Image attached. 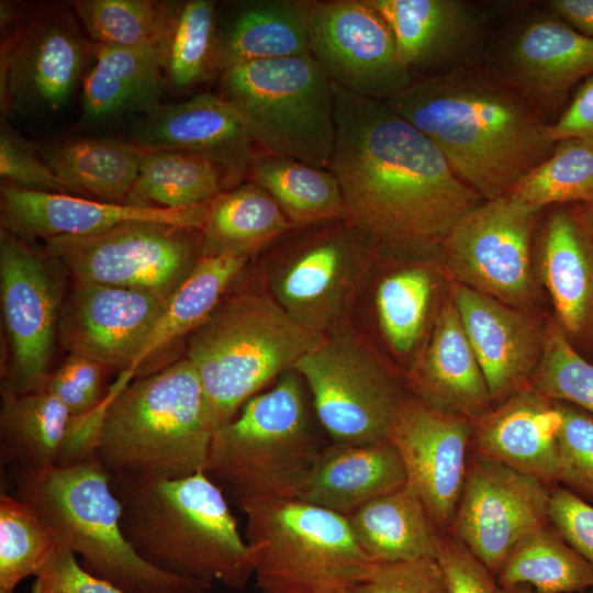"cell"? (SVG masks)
Here are the masks:
<instances>
[{"instance_id":"obj_20","label":"cell","mask_w":593,"mask_h":593,"mask_svg":"<svg viewBox=\"0 0 593 593\" xmlns=\"http://www.w3.org/2000/svg\"><path fill=\"white\" fill-rule=\"evenodd\" d=\"M471 433V419L432 409L410 394L394 415L389 439L437 530L446 532L456 512Z\"/></svg>"},{"instance_id":"obj_8","label":"cell","mask_w":593,"mask_h":593,"mask_svg":"<svg viewBox=\"0 0 593 593\" xmlns=\"http://www.w3.org/2000/svg\"><path fill=\"white\" fill-rule=\"evenodd\" d=\"M238 508L264 593H353L377 567L343 514L299 499L256 500Z\"/></svg>"},{"instance_id":"obj_32","label":"cell","mask_w":593,"mask_h":593,"mask_svg":"<svg viewBox=\"0 0 593 593\" xmlns=\"http://www.w3.org/2000/svg\"><path fill=\"white\" fill-rule=\"evenodd\" d=\"M72 195L126 204L145 150L111 137H75L38 146Z\"/></svg>"},{"instance_id":"obj_3","label":"cell","mask_w":593,"mask_h":593,"mask_svg":"<svg viewBox=\"0 0 593 593\" xmlns=\"http://www.w3.org/2000/svg\"><path fill=\"white\" fill-rule=\"evenodd\" d=\"M121 527L137 555L178 577L242 591L254 569L222 489L200 471L183 478L111 475Z\"/></svg>"},{"instance_id":"obj_38","label":"cell","mask_w":593,"mask_h":593,"mask_svg":"<svg viewBox=\"0 0 593 593\" xmlns=\"http://www.w3.org/2000/svg\"><path fill=\"white\" fill-rule=\"evenodd\" d=\"M227 190L222 169L206 156L186 150L145 152L126 204L187 209Z\"/></svg>"},{"instance_id":"obj_1","label":"cell","mask_w":593,"mask_h":593,"mask_svg":"<svg viewBox=\"0 0 593 593\" xmlns=\"http://www.w3.org/2000/svg\"><path fill=\"white\" fill-rule=\"evenodd\" d=\"M333 90L336 137L328 169L339 182L346 219L370 235L377 248L435 250L484 200L454 174L433 142L385 101L336 83Z\"/></svg>"},{"instance_id":"obj_14","label":"cell","mask_w":593,"mask_h":593,"mask_svg":"<svg viewBox=\"0 0 593 593\" xmlns=\"http://www.w3.org/2000/svg\"><path fill=\"white\" fill-rule=\"evenodd\" d=\"M541 212L507 194L482 202L440 240L439 267L455 283L526 311L538 290L532 261Z\"/></svg>"},{"instance_id":"obj_4","label":"cell","mask_w":593,"mask_h":593,"mask_svg":"<svg viewBox=\"0 0 593 593\" xmlns=\"http://www.w3.org/2000/svg\"><path fill=\"white\" fill-rule=\"evenodd\" d=\"M110 387L92 456L111 475L183 478L205 471L212 433L199 377L184 357Z\"/></svg>"},{"instance_id":"obj_23","label":"cell","mask_w":593,"mask_h":593,"mask_svg":"<svg viewBox=\"0 0 593 593\" xmlns=\"http://www.w3.org/2000/svg\"><path fill=\"white\" fill-rule=\"evenodd\" d=\"M133 143L145 152L186 150L206 156L224 172L227 190L248 177L253 139L233 105L221 96L195 94L156 104L132 128Z\"/></svg>"},{"instance_id":"obj_25","label":"cell","mask_w":593,"mask_h":593,"mask_svg":"<svg viewBox=\"0 0 593 593\" xmlns=\"http://www.w3.org/2000/svg\"><path fill=\"white\" fill-rule=\"evenodd\" d=\"M103 406L89 417H75L46 390L1 392V446L14 473H42L91 457Z\"/></svg>"},{"instance_id":"obj_2","label":"cell","mask_w":593,"mask_h":593,"mask_svg":"<svg viewBox=\"0 0 593 593\" xmlns=\"http://www.w3.org/2000/svg\"><path fill=\"white\" fill-rule=\"evenodd\" d=\"M385 102L484 201L505 194L557 144L534 105L485 63L412 80Z\"/></svg>"},{"instance_id":"obj_13","label":"cell","mask_w":593,"mask_h":593,"mask_svg":"<svg viewBox=\"0 0 593 593\" xmlns=\"http://www.w3.org/2000/svg\"><path fill=\"white\" fill-rule=\"evenodd\" d=\"M484 63L517 88L552 125L577 85L593 76V38L544 3L516 2L495 25Z\"/></svg>"},{"instance_id":"obj_53","label":"cell","mask_w":593,"mask_h":593,"mask_svg":"<svg viewBox=\"0 0 593 593\" xmlns=\"http://www.w3.org/2000/svg\"><path fill=\"white\" fill-rule=\"evenodd\" d=\"M544 3L574 30L593 38V0H549Z\"/></svg>"},{"instance_id":"obj_50","label":"cell","mask_w":593,"mask_h":593,"mask_svg":"<svg viewBox=\"0 0 593 593\" xmlns=\"http://www.w3.org/2000/svg\"><path fill=\"white\" fill-rule=\"evenodd\" d=\"M31 593H126L115 585L88 573L77 556L58 540L51 561L35 577Z\"/></svg>"},{"instance_id":"obj_57","label":"cell","mask_w":593,"mask_h":593,"mask_svg":"<svg viewBox=\"0 0 593 593\" xmlns=\"http://www.w3.org/2000/svg\"><path fill=\"white\" fill-rule=\"evenodd\" d=\"M353 593H361V592H360L359 589H358L357 591H355V592H353Z\"/></svg>"},{"instance_id":"obj_41","label":"cell","mask_w":593,"mask_h":593,"mask_svg":"<svg viewBox=\"0 0 593 593\" xmlns=\"http://www.w3.org/2000/svg\"><path fill=\"white\" fill-rule=\"evenodd\" d=\"M528 205L593 203V149L578 138L557 142L551 155L505 193Z\"/></svg>"},{"instance_id":"obj_46","label":"cell","mask_w":593,"mask_h":593,"mask_svg":"<svg viewBox=\"0 0 593 593\" xmlns=\"http://www.w3.org/2000/svg\"><path fill=\"white\" fill-rule=\"evenodd\" d=\"M105 369L85 356L69 353L65 361L49 373L42 390L60 400L75 417H89L104 405Z\"/></svg>"},{"instance_id":"obj_39","label":"cell","mask_w":593,"mask_h":593,"mask_svg":"<svg viewBox=\"0 0 593 593\" xmlns=\"http://www.w3.org/2000/svg\"><path fill=\"white\" fill-rule=\"evenodd\" d=\"M499 588L532 585L537 593H574L593 588V568L548 521L527 534L495 575Z\"/></svg>"},{"instance_id":"obj_36","label":"cell","mask_w":593,"mask_h":593,"mask_svg":"<svg viewBox=\"0 0 593 593\" xmlns=\"http://www.w3.org/2000/svg\"><path fill=\"white\" fill-rule=\"evenodd\" d=\"M248 177L273 198L294 228L346 219L342 189L329 169L262 152L254 155Z\"/></svg>"},{"instance_id":"obj_12","label":"cell","mask_w":593,"mask_h":593,"mask_svg":"<svg viewBox=\"0 0 593 593\" xmlns=\"http://www.w3.org/2000/svg\"><path fill=\"white\" fill-rule=\"evenodd\" d=\"M75 284L148 292L168 301L202 258L201 234L167 223L135 222L90 236L45 239Z\"/></svg>"},{"instance_id":"obj_55","label":"cell","mask_w":593,"mask_h":593,"mask_svg":"<svg viewBox=\"0 0 593 593\" xmlns=\"http://www.w3.org/2000/svg\"><path fill=\"white\" fill-rule=\"evenodd\" d=\"M593 227V203L585 204Z\"/></svg>"},{"instance_id":"obj_51","label":"cell","mask_w":593,"mask_h":593,"mask_svg":"<svg viewBox=\"0 0 593 593\" xmlns=\"http://www.w3.org/2000/svg\"><path fill=\"white\" fill-rule=\"evenodd\" d=\"M549 522L593 568V506L566 488L551 491Z\"/></svg>"},{"instance_id":"obj_30","label":"cell","mask_w":593,"mask_h":593,"mask_svg":"<svg viewBox=\"0 0 593 593\" xmlns=\"http://www.w3.org/2000/svg\"><path fill=\"white\" fill-rule=\"evenodd\" d=\"M313 0H250L219 22L217 68L248 61L311 56L309 12Z\"/></svg>"},{"instance_id":"obj_15","label":"cell","mask_w":593,"mask_h":593,"mask_svg":"<svg viewBox=\"0 0 593 593\" xmlns=\"http://www.w3.org/2000/svg\"><path fill=\"white\" fill-rule=\"evenodd\" d=\"M61 264L8 231H0V299L10 359L1 392L42 390L49 376L63 305Z\"/></svg>"},{"instance_id":"obj_6","label":"cell","mask_w":593,"mask_h":593,"mask_svg":"<svg viewBox=\"0 0 593 593\" xmlns=\"http://www.w3.org/2000/svg\"><path fill=\"white\" fill-rule=\"evenodd\" d=\"M18 497L80 557L81 567L126 593H209L212 584L161 571L134 550L121 527L111 477L93 457L42 473L15 474Z\"/></svg>"},{"instance_id":"obj_16","label":"cell","mask_w":593,"mask_h":593,"mask_svg":"<svg viewBox=\"0 0 593 593\" xmlns=\"http://www.w3.org/2000/svg\"><path fill=\"white\" fill-rule=\"evenodd\" d=\"M552 489L537 478L470 450L449 532L494 575L514 547L549 521Z\"/></svg>"},{"instance_id":"obj_5","label":"cell","mask_w":593,"mask_h":593,"mask_svg":"<svg viewBox=\"0 0 593 593\" xmlns=\"http://www.w3.org/2000/svg\"><path fill=\"white\" fill-rule=\"evenodd\" d=\"M326 335L303 328L271 294L246 291L223 299L188 335L186 358L202 389L213 434L266 384L293 370Z\"/></svg>"},{"instance_id":"obj_43","label":"cell","mask_w":593,"mask_h":593,"mask_svg":"<svg viewBox=\"0 0 593 593\" xmlns=\"http://www.w3.org/2000/svg\"><path fill=\"white\" fill-rule=\"evenodd\" d=\"M529 385L552 401L593 415V363L577 351L557 321L545 326L542 353Z\"/></svg>"},{"instance_id":"obj_28","label":"cell","mask_w":593,"mask_h":593,"mask_svg":"<svg viewBox=\"0 0 593 593\" xmlns=\"http://www.w3.org/2000/svg\"><path fill=\"white\" fill-rule=\"evenodd\" d=\"M560 424L556 402L528 383L471 419L470 450L524 471L555 489Z\"/></svg>"},{"instance_id":"obj_56","label":"cell","mask_w":593,"mask_h":593,"mask_svg":"<svg viewBox=\"0 0 593 593\" xmlns=\"http://www.w3.org/2000/svg\"><path fill=\"white\" fill-rule=\"evenodd\" d=\"M0 593H14V591H9V590H0Z\"/></svg>"},{"instance_id":"obj_35","label":"cell","mask_w":593,"mask_h":593,"mask_svg":"<svg viewBox=\"0 0 593 593\" xmlns=\"http://www.w3.org/2000/svg\"><path fill=\"white\" fill-rule=\"evenodd\" d=\"M219 22L212 0L160 2L153 46L171 88L188 89L219 72Z\"/></svg>"},{"instance_id":"obj_9","label":"cell","mask_w":593,"mask_h":593,"mask_svg":"<svg viewBox=\"0 0 593 593\" xmlns=\"http://www.w3.org/2000/svg\"><path fill=\"white\" fill-rule=\"evenodd\" d=\"M220 75L221 97L264 153L328 169L335 97L333 83L311 56L242 63Z\"/></svg>"},{"instance_id":"obj_19","label":"cell","mask_w":593,"mask_h":593,"mask_svg":"<svg viewBox=\"0 0 593 593\" xmlns=\"http://www.w3.org/2000/svg\"><path fill=\"white\" fill-rule=\"evenodd\" d=\"M88 56L89 45L66 8H38L2 48V110H57L80 81Z\"/></svg>"},{"instance_id":"obj_42","label":"cell","mask_w":593,"mask_h":593,"mask_svg":"<svg viewBox=\"0 0 593 593\" xmlns=\"http://www.w3.org/2000/svg\"><path fill=\"white\" fill-rule=\"evenodd\" d=\"M58 540L53 529L20 497L0 496V590L14 591L37 577L53 558Z\"/></svg>"},{"instance_id":"obj_31","label":"cell","mask_w":593,"mask_h":593,"mask_svg":"<svg viewBox=\"0 0 593 593\" xmlns=\"http://www.w3.org/2000/svg\"><path fill=\"white\" fill-rule=\"evenodd\" d=\"M346 517L357 542L377 564L437 558L438 530L410 482Z\"/></svg>"},{"instance_id":"obj_49","label":"cell","mask_w":593,"mask_h":593,"mask_svg":"<svg viewBox=\"0 0 593 593\" xmlns=\"http://www.w3.org/2000/svg\"><path fill=\"white\" fill-rule=\"evenodd\" d=\"M437 560L450 593H496L494 575L449 532L438 530Z\"/></svg>"},{"instance_id":"obj_58","label":"cell","mask_w":593,"mask_h":593,"mask_svg":"<svg viewBox=\"0 0 593 593\" xmlns=\"http://www.w3.org/2000/svg\"><path fill=\"white\" fill-rule=\"evenodd\" d=\"M592 593H593V588H592Z\"/></svg>"},{"instance_id":"obj_17","label":"cell","mask_w":593,"mask_h":593,"mask_svg":"<svg viewBox=\"0 0 593 593\" xmlns=\"http://www.w3.org/2000/svg\"><path fill=\"white\" fill-rule=\"evenodd\" d=\"M309 44L331 82L354 94L387 101L413 80L390 26L370 0H313Z\"/></svg>"},{"instance_id":"obj_37","label":"cell","mask_w":593,"mask_h":593,"mask_svg":"<svg viewBox=\"0 0 593 593\" xmlns=\"http://www.w3.org/2000/svg\"><path fill=\"white\" fill-rule=\"evenodd\" d=\"M248 260L238 256H202L168 300L135 362L134 376L145 373V366L153 356L188 336L209 317Z\"/></svg>"},{"instance_id":"obj_54","label":"cell","mask_w":593,"mask_h":593,"mask_svg":"<svg viewBox=\"0 0 593 593\" xmlns=\"http://www.w3.org/2000/svg\"><path fill=\"white\" fill-rule=\"evenodd\" d=\"M496 593H537L535 591L525 589L524 586H517L512 589L496 588Z\"/></svg>"},{"instance_id":"obj_47","label":"cell","mask_w":593,"mask_h":593,"mask_svg":"<svg viewBox=\"0 0 593 593\" xmlns=\"http://www.w3.org/2000/svg\"><path fill=\"white\" fill-rule=\"evenodd\" d=\"M1 182L19 188L72 195L43 158L38 146L32 145L4 120L0 128Z\"/></svg>"},{"instance_id":"obj_18","label":"cell","mask_w":593,"mask_h":593,"mask_svg":"<svg viewBox=\"0 0 593 593\" xmlns=\"http://www.w3.org/2000/svg\"><path fill=\"white\" fill-rule=\"evenodd\" d=\"M413 80L484 63L491 34L511 2L370 0Z\"/></svg>"},{"instance_id":"obj_21","label":"cell","mask_w":593,"mask_h":593,"mask_svg":"<svg viewBox=\"0 0 593 593\" xmlns=\"http://www.w3.org/2000/svg\"><path fill=\"white\" fill-rule=\"evenodd\" d=\"M167 302L137 290L75 284L63 302L57 336L69 353L90 358L108 370L133 373Z\"/></svg>"},{"instance_id":"obj_29","label":"cell","mask_w":593,"mask_h":593,"mask_svg":"<svg viewBox=\"0 0 593 593\" xmlns=\"http://www.w3.org/2000/svg\"><path fill=\"white\" fill-rule=\"evenodd\" d=\"M409 482L403 459L390 439L326 446L299 500L349 515Z\"/></svg>"},{"instance_id":"obj_34","label":"cell","mask_w":593,"mask_h":593,"mask_svg":"<svg viewBox=\"0 0 593 593\" xmlns=\"http://www.w3.org/2000/svg\"><path fill=\"white\" fill-rule=\"evenodd\" d=\"M96 64L83 81L86 121L132 110L146 112L158 104L163 70L153 44L135 47L96 44Z\"/></svg>"},{"instance_id":"obj_11","label":"cell","mask_w":593,"mask_h":593,"mask_svg":"<svg viewBox=\"0 0 593 593\" xmlns=\"http://www.w3.org/2000/svg\"><path fill=\"white\" fill-rule=\"evenodd\" d=\"M293 370L310 390L316 417L333 443L367 445L389 439L406 394L348 325L327 334Z\"/></svg>"},{"instance_id":"obj_33","label":"cell","mask_w":593,"mask_h":593,"mask_svg":"<svg viewBox=\"0 0 593 593\" xmlns=\"http://www.w3.org/2000/svg\"><path fill=\"white\" fill-rule=\"evenodd\" d=\"M292 228L273 198L250 180L210 202L200 231L202 256L250 258Z\"/></svg>"},{"instance_id":"obj_44","label":"cell","mask_w":593,"mask_h":593,"mask_svg":"<svg viewBox=\"0 0 593 593\" xmlns=\"http://www.w3.org/2000/svg\"><path fill=\"white\" fill-rule=\"evenodd\" d=\"M70 5L98 45L135 47L154 42L160 2L77 0Z\"/></svg>"},{"instance_id":"obj_45","label":"cell","mask_w":593,"mask_h":593,"mask_svg":"<svg viewBox=\"0 0 593 593\" xmlns=\"http://www.w3.org/2000/svg\"><path fill=\"white\" fill-rule=\"evenodd\" d=\"M555 402L561 416L558 482L593 502V415L570 403Z\"/></svg>"},{"instance_id":"obj_26","label":"cell","mask_w":593,"mask_h":593,"mask_svg":"<svg viewBox=\"0 0 593 593\" xmlns=\"http://www.w3.org/2000/svg\"><path fill=\"white\" fill-rule=\"evenodd\" d=\"M451 296L493 402L529 383L540 359L544 332L526 311L454 283Z\"/></svg>"},{"instance_id":"obj_48","label":"cell","mask_w":593,"mask_h":593,"mask_svg":"<svg viewBox=\"0 0 593 593\" xmlns=\"http://www.w3.org/2000/svg\"><path fill=\"white\" fill-rule=\"evenodd\" d=\"M361 593H450L437 558L377 564Z\"/></svg>"},{"instance_id":"obj_52","label":"cell","mask_w":593,"mask_h":593,"mask_svg":"<svg viewBox=\"0 0 593 593\" xmlns=\"http://www.w3.org/2000/svg\"><path fill=\"white\" fill-rule=\"evenodd\" d=\"M550 134L555 142L578 138L593 149V76L578 88L564 112L550 125Z\"/></svg>"},{"instance_id":"obj_7","label":"cell","mask_w":593,"mask_h":593,"mask_svg":"<svg viewBox=\"0 0 593 593\" xmlns=\"http://www.w3.org/2000/svg\"><path fill=\"white\" fill-rule=\"evenodd\" d=\"M303 380L290 370L249 399L211 437L206 474L238 506L265 499H299L324 446Z\"/></svg>"},{"instance_id":"obj_24","label":"cell","mask_w":593,"mask_h":593,"mask_svg":"<svg viewBox=\"0 0 593 593\" xmlns=\"http://www.w3.org/2000/svg\"><path fill=\"white\" fill-rule=\"evenodd\" d=\"M533 251L557 323L569 339L593 344V227L585 204L542 210Z\"/></svg>"},{"instance_id":"obj_22","label":"cell","mask_w":593,"mask_h":593,"mask_svg":"<svg viewBox=\"0 0 593 593\" xmlns=\"http://www.w3.org/2000/svg\"><path fill=\"white\" fill-rule=\"evenodd\" d=\"M210 202L177 210L137 206L32 191L1 182L0 223L2 230L30 242L90 236L135 222L167 223L201 231Z\"/></svg>"},{"instance_id":"obj_40","label":"cell","mask_w":593,"mask_h":593,"mask_svg":"<svg viewBox=\"0 0 593 593\" xmlns=\"http://www.w3.org/2000/svg\"><path fill=\"white\" fill-rule=\"evenodd\" d=\"M435 259L417 260L382 277L374 292L381 333L398 356H407L421 344L435 293Z\"/></svg>"},{"instance_id":"obj_27","label":"cell","mask_w":593,"mask_h":593,"mask_svg":"<svg viewBox=\"0 0 593 593\" xmlns=\"http://www.w3.org/2000/svg\"><path fill=\"white\" fill-rule=\"evenodd\" d=\"M406 385L427 406L469 419L494 406L451 294L407 369Z\"/></svg>"},{"instance_id":"obj_10","label":"cell","mask_w":593,"mask_h":593,"mask_svg":"<svg viewBox=\"0 0 593 593\" xmlns=\"http://www.w3.org/2000/svg\"><path fill=\"white\" fill-rule=\"evenodd\" d=\"M270 265V294L300 326L327 335L347 324L377 245L347 219L298 227Z\"/></svg>"}]
</instances>
